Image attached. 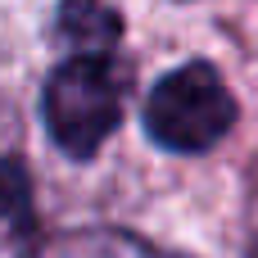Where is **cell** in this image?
Masks as SVG:
<instances>
[{
	"label": "cell",
	"instance_id": "6da1fadb",
	"mask_svg": "<svg viewBox=\"0 0 258 258\" xmlns=\"http://www.w3.org/2000/svg\"><path fill=\"white\" fill-rule=\"evenodd\" d=\"M132 91V68L118 54H68L41 91V118L50 141L68 159H95L118 132Z\"/></svg>",
	"mask_w": 258,
	"mask_h": 258
},
{
	"label": "cell",
	"instance_id": "7a4b0ae2",
	"mask_svg": "<svg viewBox=\"0 0 258 258\" xmlns=\"http://www.w3.org/2000/svg\"><path fill=\"white\" fill-rule=\"evenodd\" d=\"M240 109L213 63L190 59L154 82L145 95V136L168 154H204L231 127Z\"/></svg>",
	"mask_w": 258,
	"mask_h": 258
},
{
	"label": "cell",
	"instance_id": "3957f363",
	"mask_svg": "<svg viewBox=\"0 0 258 258\" xmlns=\"http://www.w3.org/2000/svg\"><path fill=\"white\" fill-rule=\"evenodd\" d=\"M23 258H181V254L159 249L145 236H132V231H118V227H82V231L45 236Z\"/></svg>",
	"mask_w": 258,
	"mask_h": 258
},
{
	"label": "cell",
	"instance_id": "277c9868",
	"mask_svg": "<svg viewBox=\"0 0 258 258\" xmlns=\"http://www.w3.org/2000/svg\"><path fill=\"white\" fill-rule=\"evenodd\" d=\"M54 36L68 54H113L122 41V14L109 0H59Z\"/></svg>",
	"mask_w": 258,
	"mask_h": 258
},
{
	"label": "cell",
	"instance_id": "5b68a950",
	"mask_svg": "<svg viewBox=\"0 0 258 258\" xmlns=\"http://www.w3.org/2000/svg\"><path fill=\"white\" fill-rule=\"evenodd\" d=\"M32 204V177L18 159H5L0 154V222L9 218H23Z\"/></svg>",
	"mask_w": 258,
	"mask_h": 258
}]
</instances>
